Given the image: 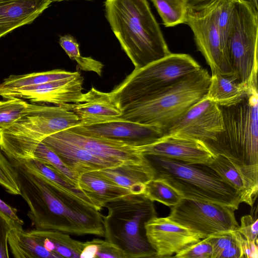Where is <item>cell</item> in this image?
<instances>
[{"label":"cell","mask_w":258,"mask_h":258,"mask_svg":"<svg viewBox=\"0 0 258 258\" xmlns=\"http://www.w3.org/2000/svg\"><path fill=\"white\" fill-rule=\"evenodd\" d=\"M102 215L105 240L118 246L125 258L156 257L149 243L145 224L157 216L153 202L144 195L129 194L107 203Z\"/></svg>","instance_id":"obj_6"},{"label":"cell","mask_w":258,"mask_h":258,"mask_svg":"<svg viewBox=\"0 0 258 258\" xmlns=\"http://www.w3.org/2000/svg\"><path fill=\"white\" fill-rule=\"evenodd\" d=\"M8 241L14 257L16 258H59L47 250L23 227H13L10 231Z\"/></svg>","instance_id":"obj_25"},{"label":"cell","mask_w":258,"mask_h":258,"mask_svg":"<svg viewBox=\"0 0 258 258\" xmlns=\"http://www.w3.org/2000/svg\"><path fill=\"white\" fill-rule=\"evenodd\" d=\"M98 246L95 239L90 241L85 242V246L82 251L80 257L81 258H95Z\"/></svg>","instance_id":"obj_43"},{"label":"cell","mask_w":258,"mask_h":258,"mask_svg":"<svg viewBox=\"0 0 258 258\" xmlns=\"http://www.w3.org/2000/svg\"><path fill=\"white\" fill-rule=\"evenodd\" d=\"M55 152L77 175L117 166L94 156L84 148L57 137L50 135L42 141Z\"/></svg>","instance_id":"obj_19"},{"label":"cell","mask_w":258,"mask_h":258,"mask_svg":"<svg viewBox=\"0 0 258 258\" xmlns=\"http://www.w3.org/2000/svg\"><path fill=\"white\" fill-rule=\"evenodd\" d=\"M20 164L29 172L60 186L70 194L94 207L92 202L78 186L73 184L51 167L35 159H31Z\"/></svg>","instance_id":"obj_27"},{"label":"cell","mask_w":258,"mask_h":258,"mask_svg":"<svg viewBox=\"0 0 258 258\" xmlns=\"http://www.w3.org/2000/svg\"><path fill=\"white\" fill-rule=\"evenodd\" d=\"M0 185L9 194L21 196V187L15 167L0 147Z\"/></svg>","instance_id":"obj_33"},{"label":"cell","mask_w":258,"mask_h":258,"mask_svg":"<svg viewBox=\"0 0 258 258\" xmlns=\"http://www.w3.org/2000/svg\"><path fill=\"white\" fill-rule=\"evenodd\" d=\"M219 106L223 130L215 141L206 145L214 154L223 155L233 164L244 181L247 205L252 207L258 190L257 79L250 83L240 101Z\"/></svg>","instance_id":"obj_2"},{"label":"cell","mask_w":258,"mask_h":258,"mask_svg":"<svg viewBox=\"0 0 258 258\" xmlns=\"http://www.w3.org/2000/svg\"><path fill=\"white\" fill-rule=\"evenodd\" d=\"M211 76L202 67L142 101L122 109L118 118L166 129L207 93Z\"/></svg>","instance_id":"obj_5"},{"label":"cell","mask_w":258,"mask_h":258,"mask_svg":"<svg viewBox=\"0 0 258 258\" xmlns=\"http://www.w3.org/2000/svg\"><path fill=\"white\" fill-rule=\"evenodd\" d=\"M217 258H241L240 250L236 240L231 246L222 251Z\"/></svg>","instance_id":"obj_44"},{"label":"cell","mask_w":258,"mask_h":258,"mask_svg":"<svg viewBox=\"0 0 258 258\" xmlns=\"http://www.w3.org/2000/svg\"><path fill=\"white\" fill-rule=\"evenodd\" d=\"M63 1H66V0H52V2H61ZM68 1V0H67ZM87 1H92V0H87Z\"/></svg>","instance_id":"obj_47"},{"label":"cell","mask_w":258,"mask_h":258,"mask_svg":"<svg viewBox=\"0 0 258 258\" xmlns=\"http://www.w3.org/2000/svg\"><path fill=\"white\" fill-rule=\"evenodd\" d=\"M80 124L77 115L65 105L47 106L30 103L23 117L1 132L41 142L50 135Z\"/></svg>","instance_id":"obj_11"},{"label":"cell","mask_w":258,"mask_h":258,"mask_svg":"<svg viewBox=\"0 0 258 258\" xmlns=\"http://www.w3.org/2000/svg\"><path fill=\"white\" fill-rule=\"evenodd\" d=\"M47 250L59 258L80 257L85 246L82 242L71 238L70 234L55 230L32 229L26 231Z\"/></svg>","instance_id":"obj_23"},{"label":"cell","mask_w":258,"mask_h":258,"mask_svg":"<svg viewBox=\"0 0 258 258\" xmlns=\"http://www.w3.org/2000/svg\"><path fill=\"white\" fill-rule=\"evenodd\" d=\"M206 164L240 194L242 203L248 204L247 191L244 181L227 158L222 155L215 154L213 159Z\"/></svg>","instance_id":"obj_28"},{"label":"cell","mask_w":258,"mask_h":258,"mask_svg":"<svg viewBox=\"0 0 258 258\" xmlns=\"http://www.w3.org/2000/svg\"><path fill=\"white\" fill-rule=\"evenodd\" d=\"M52 2V0L0 2V38L16 28L33 22Z\"/></svg>","instance_id":"obj_20"},{"label":"cell","mask_w":258,"mask_h":258,"mask_svg":"<svg viewBox=\"0 0 258 258\" xmlns=\"http://www.w3.org/2000/svg\"><path fill=\"white\" fill-rule=\"evenodd\" d=\"M80 70L84 71L94 72L101 76L103 64L91 57L81 56L76 60Z\"/></svg>","instance_id":"obj_41"},{"label":"cell","mask_w":258,"mask_h":258,"mask_svg":"<svg viewBox=\"0 0 258 258\" xmlns=\"http://www.w3.org/2000/svg\"><path fill=\"white\" fill-rule=\"evenodd\" d=\"M253 7L256 9H258L257 0H248Z\"/></svg>","instance_id":"obj_46"},{"label":"cell","mask_w":258,"mask_h":258,"mask_svg":"<svg viewBox=\"0 0 258 258\" xmlns=\"http://www.w3.org/2000/svg\"><path fill=\"white\" fill-rule=\"evenodd\" d=\"M144 155L158 156L188 164H208L214 154L201 141L176 135L167 134L155 142L142 146Z\"/></svg>","instance_id":"obj_17"},{"label":"cell","mask_w":258,"mask_h":258,"mask_svg":"<svg viewBox=\"0 0 258 258\" xmlns=\"http://www.w3.org/2000/svg\"><path fill=\"white\" fill-rule=\"evenodd\" d=\"M96 171L135 195L143 194L146 184L154 177L152 167L145 156L140 161L125 162Z\"/></svg>","instance_id":"obj_21"},{"label":"cell","mask_w":258,"mask_h":258,"mask_svg":"<svg viewBox=\"0 0 258 258\" xmlns=\"http://www.w3.org/2000/svg\"><path fill=\"white\" fill-rule=\"evenodd\" d=\"M149 200L162 203L170 208L177 204L182 198L174 188L158 179H153L145 185L143 194Z\"/></svg>","instance_id":"obj_31"},{"label":"cell","mask_w":258,"mask_h":258,"mask_svg":"<svg viewBox=\"0 0 258 258\" xmlns=\"http://www.w3.org/2000/svg\"><path fill=\"white\" fill-rule=\"evenodd\" d=\"M104 6L111 28L135 69L171 53L147 0H105Z\"/></svg>","instance_id":"obj_3"},{"label":"cell","mask_w":258,"mask_h":258,"mask_svg":"<svg viewBox=\"0 0 258 258\" xmlns=\"http://www.w3.org/2000/svg\"><path fill=\"white\" fill-rule=\"evenodd\" d=\"M78 186L99 211L107 203L132 194L128 189L102 176L96 171L81 174L78 178Z\"/></svg>","instance_id":"obj_22"},{"label":"cell","mask_w":258,"mask_h":258,"mask_svg":"<svg viewBox=\"0 0 258 258\" xmlns=\"http://www.w3.org/2000/svg\"><path fill=\"white\" fill-rule=\"evenodd\" d=\"M69 130L79 134L118 140L135 146L152 144L165 135L156 125L121 118L89 124H79Z\"/></svg>","instance_id":"obj_13"},{"label":"cell","mask_w":258,"mask_h":258,"mask_svg":"<svg viewBox=\"0 0 258 258\" xmlns=\"http://www.w3.org/2000/svg\"><path fill=\"white\" fill-rule=\"evenodd\" d=\"M0 212L11 220L18 227H22L23 221L18 216L17 210L0 199Z\"/></svg>","instance_id":"obj_42"},{"label":"cell","mask_w":258,"mask_h":258,"mask_svg":"<svg viewBox=\"0 0 258 258\" xmlns=\"http://www.w3.org/2000/svg\"><path fill=\"white\" fill-rule=\"evenodd\" d=\"M13 227H18L0 212V258L10 257L8 237L10 231Z\"/></svg>","instance_id":"obj_37"},{"label":"cell","mask_w":258,"mask_h":258,"mask_svg":"<svg viewBox=\"0 0 258 258\" xmlns=\"http://www.w3.org/2000/svg\"><path fill=\"white\" fill-rule=\"evenodd\" d=\"M79 118L80 124L102 122L118 118L122 109L111 92H103L94 87L83 93L81 102L65 104Z\"/></svg>","instance_id":"obj_18"},{"label":"cell","mask_w":258,"mask_h":258,"mask_svg":"<svg viewBox=\"0 0 258 258\" xmlns=\"http://www.w3.org/2000/svg\"><path fill=\"white\" fill-rule=\"evenodd\" d=\"M57 137L77 145L105 161L120 165L144 158L142 146L108 138L82 135L69 129L54 134Z\"/></svg>","instance_id":"obj_16"},{"label":"cell","mask_w":258,"mask_h":258,"mask_svg":"<svg viewBox=\"0 0 258 258\" xmlns=\"http://www.w3.org/2000/svg\"><path fill=\"white\" fill-rule=\"evenodd\" d=\"M34 159L53 169L73 184L78 186L79 176L72 171L58 156L43 142H40L36 147L34 152Z\"/></svg>","instance_id":"obj_30"},{"label":"cell","mask_w":258,"mask_h":258,"mask_svg":"<svg viewBox=\"0 0 258 258\" xmlns=\"http://www.w3.org/2000/svg\"><path fill=\"white\" fill-rule=\"evenodd\" d=\"M154 171V179L165 182L182 198L239 208L240 194L206 164H188L173 159L144 155Z\"/></svg>","instance_id":"obj_4"},{"label":"cell","mask_w":258,"mask_h":258,"mask_svg":"<svg viewBox=\"0 0 258 258\" xmlns=\"http://www.w3.org/2000/svg\"><path fill=\"white\" fill-rule=\"evenodd\" d=\"M29 104L17 97L0 101V132L7 130L23 117Z\"/></svg>","instance_id":"obj_32"},{"label":"cell","mask_w":258,"mask_h":258,"mask_svg":"<svg viewBox=\"0 0 258 258\" xmlns=\"http://www.w3.org/2000/svg\"><path fill=\"white\" fill-rule=\"evenodd\" d=\"M201 68L187 54L171 53L140 69H134L110 92L122 109L155 95Z\"/></svg>","instance_id":"obj_7"},{"label":"cell","mask_w":258,"mask_h":258,"mask_svg":"<svg viewBox=\"0 0 258 258\" xmlns=\"http://www.w3.org/2000/svg\"><path fill=\"white\" fill-rule=\"evenodd\" d=\"M223 124L220 107L206 96L178 117L166 129L165 135L189 138L206 145L216 140Z\"/></svg>","instance_id":"obj_12"},{"label":"cell","mask_w":258,"mask_h":258,"mask_svg":"<svg viewBox=\"0 0 258 258\" xmlns=\"http://www.w3.org/2000/svg\"><path fill=\"white\" fill-rule=\"evenodd\" d=\"M241 252V258H257V243L244 237L236 230L233 231Z\"/></svg>","instance_id":"obj_38"},{"label":"cell","mask_w":258,"mask_h":258,"mask_svg":"<svg viewBox=\"0 0 258 258\" xmlns=\"http://www.w3.org/2000/svg\"><path fill=\"white\" fill-rule=\"evenodd\" d=\"M59 43L71 59L76 60L81 56L79 44L71 35H66L61 36Z\"/></svg>","instance_id":"obj_40"},{"label":"cell","mask_w":258,"mask_h":258,"mask_svg":"<svg viewBox=\"0 0 258 258\" xmlns=\"http://www.w3.org/2000/svg\"><path fill=\"white\" fill-rule=\"evenodd\" d=\"M170 209L167 217L169 219L200 234L203 239L239 227L235 210L220 204L181 198Z\"/></svg>","instance_id":"obj_10"},{"label":"cell","mask_w":258,"mask_h":258,"mask_svg":"<svg viewBox=\"0 0 258 258\" xmlns=\"http://www.w3.org/2000/svg\"><path fill=\"white\" fill-rule=\"evenodd\" d=\"M83 77L77 75L38 85L27 87L0 94L4 98L17 97L34 103H51L62 106L81 102Z\"/></svg>","instance_id":"obj_15"},{"label":"cell","mask_w":258,"mask_h":258,"mask_svg":"<svg viewBox=\"0 0 258 258\" xmlns=\"http://www.w3.org/2000/svg\"><path fill=\"white\" fill-rule=\"evenodd\" d=\"M80 72L56 69L21 75H11L0 83V94L11 90L74 77Z\"/></svg>","instance_id":"obj_26"},{"label":"cell","mask_w":258,"mask_h":258,"mask_svg":"<svg viewBox=\"0 0 258 258\" xmlns=\"http://www.w3.org/2000/svg\"><path fill=\"white\" fill-rule=\"evenodd\" d=\"M216 0L189 6L185 24L191 29L198 50L212 74L233 76L227 45L218 30L215 17Z\"/></svg>","instance_id":"obj_9"},{"label":"cell","mask_w":258,"mask_h":258,"mask_svg":"<svg viewBox=\"0 0 258 258\" xmlns=\"http://www.w3.org/2000/svg\"><path fill=\"white\" fill-rule=\"evenodd\" d=\"M249 85L238 83L233 75L212 74L206 97L219 106L231 105L241 99Z\"/></svg>","instance_id":"obj_24"},{"label":"cell","mask_w":258,"mask_h":258,"mask_svg":"<svg viewBox=\"0 0 258 258\" xmlns=\"http://www.w3.org/2000/svg\"><path fill=\"white\" fill-rule=\"evenodd\" d=\"M212 245L206 238L191 244L173 257L177 258H212Z\"/></svg>","instance_id":"obj_34"},{"label":"cell","mask_w":258,"mask_h":258,"mask_svg":"<svg viewBox=\"0 0 258 258\" xmlns=\"http://www.w3.org/2000/svg\"><path fill=\"white\" fill-rule=\"evenodd\" d=\"M147 240L156 257H167L176 254L199 241L200 234L167 217H154L145 223Z\"/></svg>","instance_id":"obj_14"},{"label":"cell","mask_w":258,"mask_h":258,"mask_svg":"<svg viewBox=\"0 0 258 258\" xmlns=\"http://www.w3.org/2000/svg\"><path fill=\"white\" fill-rule=\"evenodd\" d=\"M5 1H8V0H0V2Z\"/></svg>","instance_id":"obj_48"},{"label":"cell","mask_w":258,"mask_h":258,"mask_svg":"<svg viewBox=\"0 0 258 258\" xmlns=\"http://www.w3.org/2000/svg\"><path fill=\"white\" fill-rule=\"evenodd\" d=\"M258 13L248 0H237L227 39L229 62L237 82L257 78Z\"/></svg>","instance_id":"obj_8"},{"label":"cell","mask_w":258,"mask_h":258,"mask_svg":"<svg viewBox=\"0 0 258 258\" xmlns=\"http://www.w3.org/2000/svg\"><path fill=\"white\" fill-rule=\"evenodd\" d=\"M247 239L257 243L258 219L250 215H246L240 219V225L236 229Z\"/></svg>","instance_id":"obj_36"},{"label":"cell","mask_w":258,"mask_h":258,"mask_svg":"<svg viewBox=\"0 0 258 258\" xmlns=\"http://www.w3.org/2000/svg\"><path fill=\"white\" fill-rule=\"evenodd\" d=\"M98 250L96 257L100 258H125L121 250L114 244L106 240L95 239Z\"/></svg>","instance_id":"obj_39"},{"label":"cell","mask_w":258,"mask_h":258,"mask_svg":"<svg viewBox=\"0 0 258 258\" xmlns=\"http://www.w3.org/2000/svg\"><path fill=\"white\" fill-rule=\"evenodd\" d=\"M189 6H193L202 4L210 0H187Z\"/></svg>","instance_id":"obj_45"},{"label":"cell","mask_w":258,"mask_h":258,"mask_svg":"<svg viewBox=\"0 0 258 258\" xmlns=\"http://www.w3.org/2000/svg\"><path fill=\"white\" fill-rule=\"evenodd\" d=\"M166 27L185 24L189 4L187 0H151Z\"/></svg>","instance_id":"obj_29"},{"label":"cell","mask_w":258,"mask_h":258,"mask_svg":"<svg viewBox=\"0 0 258 258\" xmlns=\"http://www.w3.org/2000/svg\"><path fill=\"white\" fill-rule=\"evenodd\" d=\"M212 247V258H217L223 250L236 242L233 231L220 232L206 237Z\"/></svg>","instance_id":"obj_35"},{"label":"cell","mask_w":258,"mask_h":258,"mask_svg":"<svg viewBox=\"0 0 258 258\" xmlns=\"http://www.w3.org/2000/svg\"><path fill=\"white\" fill-rule=\"evenodd\" d=\"M13 165L34 229L104 237L102 215L94 207L60 186L29 172L22 164Z\"/></svg>","instance_id":"obj_1"}]
</instances>
